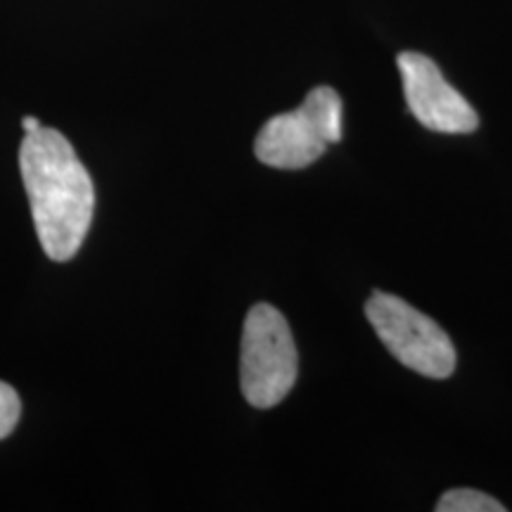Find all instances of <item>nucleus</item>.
Segmentation results:
<instances>
[{
    "label": "nucleus",
    "instance_id": "1",
    "mask_svg": "<svg viewBox=\"0 0 512 512\" xmlns=\"http://www.w3.org/2000/svg\"><path fill=\"white\" fill-rule=\"evenodd\" d=\"M19 169L43 252L53 261L79 254L93 223L95 188L72 143L55 128L27 133Z\"/></svg>",
    "mask_w": 512,
    "mask_h": 512
},
{
    "label": "nucleus",
    "instance_id": "2",
    "mask_svg": "<svg viewBox=\"0 0 512 512\" xmlns=\"http://www.w3.org/2000/svg\"><path fill=\"white\" fill-rule=\"evenodd\" d=\"M297 373V344L283 313L271 304L252 306L242 328V396L254 408L278 406L292 392Z\"/></svg>",
    "mask_w": 512,
    "mask_h": 512
},
{
    "label": "nucleus",
    "instance_id": "3",
    "mask_svg": "<svg viewBox=\"0 0 512 512\" xmlns=\"http://www.w3.org/2000/svg\"><path fill=\"white\" fill-rule=\"evenodd\" d=\"M342 133V98L330 86H318L297 110L261 126L254 155L273 169H304L323 157L330 143H339Z\"/></svg>",
    "mask_w": 512,
    "mask_h": 512
},
{
    "label": "nucleus",
    "instance_id": "4",
    "mask_svg": "<svg viewBox=\"0 0 512 512\" xmlns=\"http://www.w3.org/2000/svg\"><path fill=\"white\" fill-rule=\"evenodd\" d=\"M375 335L396 361L415 373L444 380L456 370V347L430 316L387 292H375L366 304Z\"/></svg>",
    "mask_w": 512,
    "mask_h": 512
},
{
    "label": "nucleus",
    "instance_id": "5",
    "mask_svg": "<svg viewBox=\"0 0 512 512\" xmlns=\"http://www.w3.org/2000/svg\"><path fill=\"white\" fill-rule=\"evenodd\" d=\"M403 79L408 110L422 126L437 133H472L479 117L472 105L441 74L437 62L422 53H401L396 57Z\"/></svg>",
    "mask_w": 512,
    "mask_h": 512
},
{
    "label": "nucleus",
    "instance_id": "6",
    "mask_svg": "<svg viewBox=\"0 0 512 512\" xmlns=\"http://www.w3.org/2000/svg\"><path fill=\"white\" fill-rule=\"evenodd\" d=\"M439 512H503L505 508L494 496L477 489H451L439 498Z\"/></svg>",
    "mask_w": 512,
    "mask_h": 512
},
{
    "label": "nucleus",
    "instance_id": "7",
    "mask_svg": "<svg viewBox=\"0 0 512 512\" xmlns=\"http://www.w3.org/2000/svg\"><path fill=\"white\" fill-rule=\"evenodd\" d=\"M19 415H22V401H19L17 389L0 380V441L15 432Z\"/></svg>",
    "mask_w": 512,
    "mask_h": 512
},
{
    "label": "nucleus",
    "instance_id": "8",
    "mask_svg": "<svg viewBox=\"0 0 512 512\" xmlns=\"http://www.w3.org/2000/svg\"><path fill=\"white\" fill-rule=\"evenodd\" d=\"M22 128H24V133H34V131H38V128H41V121H38L36 117H24Z\"/></svg>",
    "mask_w": 512,
    "mask_h": 512
}]
</instances>
